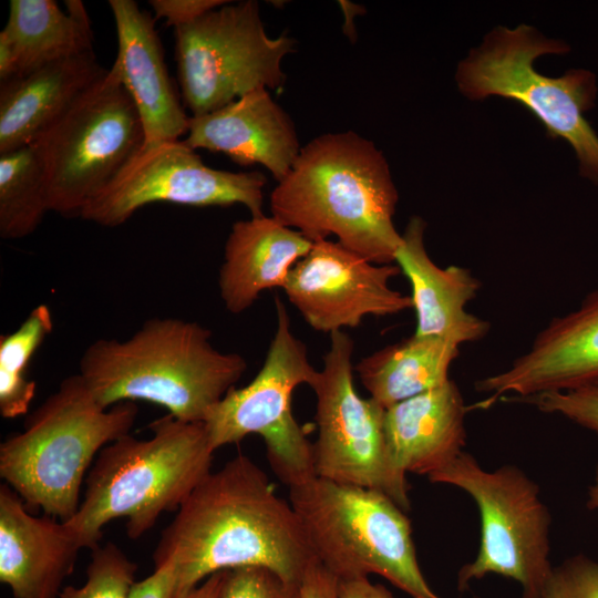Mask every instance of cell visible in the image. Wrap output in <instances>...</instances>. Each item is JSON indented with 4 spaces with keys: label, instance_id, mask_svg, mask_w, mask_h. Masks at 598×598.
<instances>
[{
    "label": "cell",
    "instance_id": "cell-21",
    "mask_svg": "<svg viewBox=\"0 0 598 598\" xmlns=\"http://www.w3.org/2000/svg\"><path fill=\"white\" fill-rule=\"evenodd\" d=\"M109 70L94 51L0 84V153L33 144Z\"/></svg>",
    "mask_w": 598,
    "mask_h": 598
},
{
    "label": "cell",
    "instance_id": "cell-34",
    "mask_svg": "<svg viewBox=\"0 0 598 598\" xmlns=\"http://www.w3.org/2000/svg\"><path fill=\"white\" fill-rule=\"evenodd\" d=\"M338 598H394L383 585L369 577L338 580Z\"/></svg>",
    "mask_w": 598,
    "mask_h": 598
},
{
    "label": "cell",
    "instance_id": "cell-18",
    "mask_svg": "<svg viewBox=\"0 0 598 598\" xmlns=\"http://www.w3.org/2000/svg\"><path fill=\"white\" fill-rule=\"evenodd\" d=\"M81 549L64 522L33 516L9 485L0 486V581L13 598H59Z\"/></svg>",
    "mask_w": 598,
    "mask_h": 598
},
{
    "label": "cell",
    "instance_id": "cell-33",
    "mask_svg": "<svg viewBox=\"0 0 598 598\" xmlns=\"http://www.w3.org/2000/svg\"><path fill=\"white\" fill-rule=\"evenodd\" d=\"M301 598H338V579L313 559L300 582Z\"/></svg>",
    "mask_w": 598,
    "mask_h": 598
},
{
    "label": "cell",
    "instance_id": "cell-22",
    "mask_svg": "<svg viewBox=\"0 0 598 598\" xmlns=\"http://www.w3.org/2000/svg\"><path fill=\"white\" fill-rule=\"evenodd\" d=\"M312 244L274 216L264 214L234 223L218 274L225 308L238 315L249 309L262 291L282 289L290 270Z\"/></svg>",
    "mask_w": 598,
    "mask_h": 598
},
{
    "label": "cell",
    "instance_id": "cell-6",
    "mask_svg": "<svg viewBox=\"0 0 598 598\" xmlns=\"http://www.w3.org/2000/svg\"><path fill=\"white\" fill-rule=\"evenodd\" d=\"M315 558L338 580L379 575L411 598H441L421 571L411 522L377 489L318 476L289 487Z\"/></svg>",
    "mask_w": 598,
    "mask_h": 598
},
{
    "label": "cell",
    "instance_id": "cell-27",
    "mask_svg": "<svg viewBox=\"0 0 598 598\" xmlns=\"http://www.w3.org/2000/svg\"><path fill=\"white\" fill-rule=\"evenodd\" d=\"M137 569L116 544L97 545L91 549L85 584L63 587L59 598H128Z\"/></svg>",
    "mask_w": 598,
    "mask_h": 598
},
{
    "label": "cell",
    "instance_id": "cell-30",
    "mask_svg": "<svg viewBox=\"0 0 598 598\" xmlns=\"http://www.w3.org/2000/svg\"><path fill=\"white\" fill-rule=\"evenodd\" d=\"M539 598H598V561L575 555L553 566Z\"/></svg>",
    "mask_w": 598,
    "mask_h": 598
},
{
    "label": "cell",
    "instance_id": "cell-35",
    "mask_svg": "<svg viewBox=\"0 0 598 598\" xmlns=\"http://www.w3.org/2000/svg\"><path fill=\"white\" fill-rule=\"evenodd\" d=\"M225 571L213 574L198 586L175 598H218Z\"/></svg>",
    "mask_w": 598,
    "mask_h": 598
},
{
    "label": "cell",
    "instance_id": "cell-36",
    "mask_svg": "<svg viewBox=\"0 0 598 598\" xmlns=\"http://www.w3.org/2000/svg\"><path fill=\"white\" fill-rule=\"evenodd\" d=\"M586 506L591 511H598V468L595 473L594 482L588 489Z\"/></svg>",
    "mask_w": 598,
    "mask_h": 598
},
{
    "label": "cell",
    "instance_id": "cell-32",
    "mask_svg": "<svg viewBox=\"0 0 598 598\" xmlns=\"http://www.w3.org/2000/svg\"><path fill=\"white\" fill-rule=\"evenodd\" d=\"M176 576L171 564L155 567L146 578L136 581L128 598H175Z\"/></svg>",
    "mask_w": 598,
    "mask_h": 598
},
{
    "label": "cell",
    "instance_id": "cell-24",
    "mask_svg": "<svg viewBox=\"0 0 598 598\" xmlns=\"http://www.w3.org/2000/svg\"><path fill=\"white\" fill-rule=\"evenodd\" d=\"M458 353L454 342L413 333L362 358L354 372L370 398L388 409L450 380Z\"/></svg>",
    "mask_w": 598,
    "mask_h": 598
},
{
    "label": "cell",
    "instance_id": "cell-2",
    "mask_svg": "<svg viewBox=\"0 0 598 598\" xmlns=\"http://www.w3.org/2000/svg\"><path fill=\"white\" fill-rule=\"evenodd\" d=\"M399 195L383 153L352 131L312 138L270 194L271 216L311 243L336 236L349 250L390 265L401 244Z\"/></svg>",
    "mask_w": 598,
    "mask_h": 598
},
{
    "label": "cell",
    "instance_id": "cell-11",
    "mask_svg": "<svg viewBox=\"0 0 598 598\" xmlns=\"http://www.w3.org/2000/svg\"><path fill=\"white\" fill-rule=\"evenodd\" d=\"M174 31L177 79L192 116L260 87H281L282 61L296 44L286 34H267L255 0L228 1Z\"/></svg>",
    "mask_w": 598,
    "mask_h": 598
},
{
    "label": "cell",
    "instance_id": "cell-19",
    "mask_svg": "<svg viewBox=\"0 0 598 598\" xmlns=\"http://www.w3.org/2000/svg\"><path fill=\"white\" fill-rule=\"evenodd\" d=\"M425 229L423 218L411 217L394 261L411 285L416 316L414 334L442 338L457 346L480 341L491 324L465 307L476 298L482 285L467 268L439 267L426 251Z\"/></svg>",
    "mask_w": 598,
    "mask_h": 598
},
{
    "label": "cell",
    "instance_id": "cell-28",
    "mask_svg": "<svg viewBox=\"0 0 598 598\" xmlns=\"http://www.w3.org/2000/svg\"><path fill=\"white\" fill-rule=\"evenodd\" d=\"M505 401L525 403L540 412L558 414L598 435V383L568 391L506 398Z\"/></svg>",
    "mask_w": 598,
    "mask_h": 598
},
{
    "label": "cell",
    "instance_id": "cell-17",
    "mask_svg": "<svg viewBox=\"0 0 598 598\" xmlns=\"http://www.w3.org/2000/svg\"><path fill=\"white\" fill-rule=\"evenodd\" d=\"M184 142L223 153L241 166L261 165L280 181L301 145L288 113L260 87L213 112L190 116Z\"/></svg>",
    "mask_w": 598,
    "mask_h": 598
},
{
    "label": "cell",
    "instance_id": "cell-15",
    "mask_svg": "<svg viewBox=\"0 0 598 598\" xmlns=\"http://www.w3.org/2000/svg\"><path fill=\"white\" fill-rule=\"evenodd\" d=\"M598 383V289L578 308L553 318L529 349L509 367L475 382L489 396L474 408L486 409L505 398L568 391Z\"/></svg>",
    "mask_w": 598,
    "mask_h": 598
},
{
    "label": "cell",
    "instance_id": "cell-31",
    "mask_svg": "<svg viewBox=\"0 0 598 598\" xmlns=\"http://www.w3.org/2000/svg\"><path fill=\"white\" fill-rule=\"evenodd\" d=\"M228 1L225 0H151L154 14L177 29L187 25Z\"/></svg>",
    "mask_w": 598,
    "mask_h": 598
},
{
    "label": "cell",
    "instance_id": "cell-25",
    "mask_svg": "<svg viewBox=\"0 0 598 598\" xmlns=\"http://www.w3.org/2000/svg\"><path fill=\"white\" fill-rule=\"evenodd\" d=\"M48 212L45 175L35 145L0 153V237L31 235Z\"/></svg>",
    "mask_w": 598,
    "mask_h": 598
},
{
    "label": "cell",
    "instance_id": "cell-12",
    "mask_svg": "<svg viewBox=\"0 0 598 598\" xmlns=\"http://www.w3.org/2000/svg\"><path fill=\"white\" fill-rule=\"evenodd\" d=\"M353 351L349 334L330 333L323 365L310 384L316 395L318 427L312 443L316 476L377 489L408 511L406 476L393 467L386 448L385 409L357 392Z\"/></svg>",
    "mask_w": 598,
    "mask_h": 598
},
{
    "label": "cell",
    "instance_id": "cell-4",
    "mask_svg": "<svg viewBox=\"0 0 598 598\" xmlns=\"http://www.w3.org/2000/svg\"><path fill=\"white\" fill-rule=\"evenodd\" d=\"M152 436L125 434L105 445L85 478L76 513L64 522L82 548L100 545L103 527L126 519L136 540L166 512H176L212 472L215 452L204 422L166 414L150 423Z\"/></svg>",
    "mask_w": 598,
    "mask_h": 598
},
{
    "label": "cell",
    "instance_id": "cell-16",
    "mask_svg": "<svg viewBox=\"0 0 598 598\" xmlns=\"http://www.w3.org/2000/svg\"><path fill=\"white\" fill-rule=\"evenodd\" d=\"M117 37L111 69L133 101L145 143L182 140L186 115L165 63L164 50L148 12L133 0H110Z\"/></svg>",
    "mask_w": 598,
    "mask_h": 598
},
{
    "label": "cell",
    "instance_id": "cell-20",
    "mask_svg": "<svg viewBox=\"0 0 598 598\" xmlns=\"http://www.w3.org/2000/svg\"><path fill=\"white\" fill-rule=\"evenodd\" d=\"M468 408L453 380L384 412V435L393 467L402 475H431L451 464L465 446Z\"/></svg>",
    "mask_w": 598,
    "mask_h": 598
},
{
    "label": "cell",
    "instance_id": "cell-8",
    "mask_svg": "<svg viewBox=\"0 0 598 598\" xmlns=\"http://www.w3.org/2000/svg\"><path fill=\"white\" fill-rule=\"evenodd\" d=\"M427 478L463 489L480 512V548L458 570L457 589L495 574L518 582L520 598H539L553 569L551 516L539 486L515 465L486 471L466 452Z\"/></svg>",
    "mask_w": 598,
    "mask_h": 598
},
{
    "label": "cell",
    "instance_id": "cell-7",
    "mask_svg": "<svg viewBox=\"0 0 598 598\" xmlns=\"http://www.w3.org/2000/svg\"><path fill=\"white\" fill-rule=\"evenodd\" d=\"M565 51L563 41L547 39L532 27H499L460 63L457 84L472 100L498 95L522 104L543 123L549 137L571 145L581 174L598 183V136L584 116L594 104V74L570 70L549 78L534 66L538 56Z\"/></svg>",
    "mask_w": 598,
    "mask_h": 598
},
{
    "label": "cell",
    "instance_id": "cell-23",
    "mask_svg": "<svg viewBox=\"0 0 598 598\" xmlns=\"http://www.w3.org/2000/svg\"><path fill=\"white\" fill-rule=\"evenodd\" d=\"M11 0L9 18L0 31L14 56V76L50 63L93 51V31L80 0ZM12 80V79H11Z\"/></svg>",
    "mask_w": 598,
    "mask_h": 598
},
{
    "label": "cell",
    "instance_id": "cell-1",
    "mask_svg": "<svg viewBox=\"0 0 598 598\" xmlns=\"http://www.w3.org/2000/svg\"><path fill=\"white\" fill-rule=\"evenodd\" d=\"M316 559L290 502L268 475L239 454L210 472L162 530L154 568L171 564L176 596L213 574L261 566L300 585Z\"/></svg>",
    "mask_w": 598,
    "mask_h": 598
},
{
    "label": "cell",
    "instance_id": "cell-14",
    "mask_svg": "<svg viewBox=\"0 0 598 598\" xmlns=\"http://www.w3.org/2000/svg\"><path fill=\"white\" fill-rule=\"evenodd\" d=\"M398 265H377L337 240H320L292 267L282 288L303 320L323 333L359 327L364 318L412 308V299L390 286Z\"/></svg>",
    "mask_w": 598,
    "mask_h": 598
},
{
    "label": "cell",
    "instance_id": "cell-5",
    "mask_svg": "<svg viewBox=\"0 0 598 598\" xmlns=\"http://www.w3.org/2000/svg\"><path fill=\"white\" fill-rule=\"evenodd\" d=\"M136 402L107 409L78 373L63 379L25 420L23 431L0 444V476L30 509L62 522L79 509L84 475L100 451L128 434Z\"/></svg>",
    "mask_w": 598,
    "mask_h": 598
},
{
    "label": "cell",
    "instance_id": "cell-26",
    "mask_svg": "<svg viewBox=\"0 0 598 598\" xmlns=\"http://www.w3.org/2000/svg\"><path fill=\"white\" fill-rule=\"evenodd\" d=\"M53 330L48 305L34 307L13 332L0 336V414L16 419L29 412L35 382L27 375L32 357Z\"/></svg>",
    "mask_w": 598,
    "mask_h": 598
},
{
    "label": "cell",
    "instance_id": "cell-29",
    "mask_svg": "<svg viewBox=\"0 0 598 598\" xmlns=\"http://www.w3.org/2000/svg\"><path fill=\"white\" fill-rule=\"evenodd\" d=\"M218 598H301L300 585L261 566L225 570Z\"/></svg>",
    "mask_w": 598,
    "mask_h": 598
},
{
    "label": "cell",
    "instance_id": "cell-9",
    "mask_svg": "<svg viewBox=\"0 0 598 598\" xmlns=\"http://www.w3.org/2000/svg\"><path fill=\"white\" fill-rule=\"evenodd\" d=\"M144 143L137 110L110 69L33 143L44 169L50 212L80 217Z\"/></svg>",
    "mask_w": 598,
    "mask_h": 598
},
{
    "label": "cell",
    "instance_id": "cell-3",
    "mask_svg": "<svg viewBox=\"0 0 598 598\" xmlns=\"http://www.w3.org/2000/svg\"><path fill=\"white\" fill-rule=\"evenodd\" d=\"M210 338L198 322L152 318L128 339L93 341L79 374L105 409L141 400L178 420L203 422L247 370L243 355L217 350Z\"/></svg>",
    "mask_w": 598,
    "mask_h": 598
},
{
    "label": "cell",
    "instance_id": "cell-13",
    "mask_svg": "<svg viewBox=\"0 0 598 598\" xmlns=\"http://www.w3.org/2000/svg\"><path fill=\"white\" fill-rule=\"evenodd\" d=\"M266 176L207 166L184 140L144 144L122 171L82 209L80 218L103 227L126 223L152 203L195 207L245 206L264 215Z\"/></svg>",
    "mask_w": 598,
    "mask_h": 598
},
{
    "label": "cell",
    "instance_id": "cell-10",
    "mask_svg": "<svg viewBox=\"0 0 598 598\" xmlns=\"http://www.w3.org/2000/svg\"><path fill=\"white\" fill-rule=\"evenodd\" d=\"M275 307L276 331L260 370L247 385L231 388L203 422L215 451L250 434L262 437L272 471L292 487L316 476L312 443L292 414L291 398L297 386H310L318 370L279 297Z\"/></svg>",
    "mask_w": 598,
    "mask_h": 598
}]
</instances>
